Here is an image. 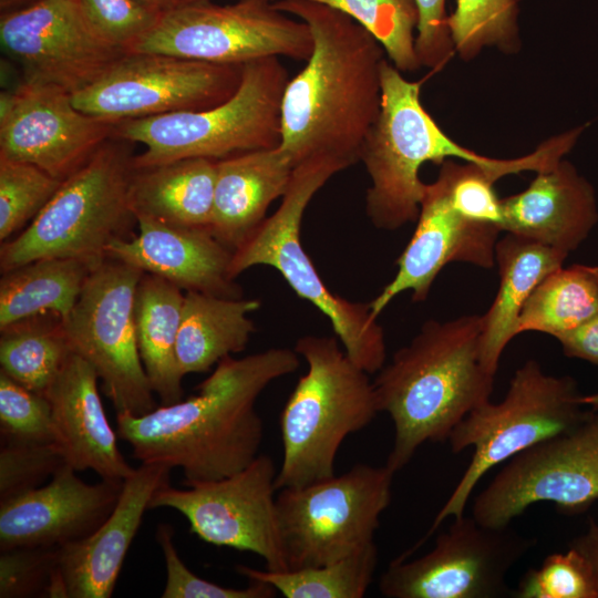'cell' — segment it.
<instances>
[{"instance_id": "6da1fadb", "label": "cell", "mask_w": 598, "mask_h": 598, "mask_svg": "<svg viewBox=\"0 0 598 598\" xmlns=\"http://www.w3.org/2000/svg\"><path fill=\"white\" fill-rule=\"evenodd\" d=\"M299 357L288 348L228 355L196 395L142 415L116 412V433L141 463L182 468L185 485L228 477L259 455L264 423L257 399L272 381L293 373Z\"/></svg>"}, {"instance_id": "7a4b0ae2", "label": "cell", "mask_w": 598, "mask_h": 598, "mask_svg": "<svg viewBox=\"0 0 598 598\" xmlns=\"http://www.w3.org/2000/svg\"><path fill=\"white\" fill-rule=\"evenodd\" d=\"M276 9L305 21L313 50L306 66L286 85L280 146L295 167L312 157H331L350 167L381 110L384 49L352 18L310 0H278Z\"/></svg>"}, {"instance_id": "3957f363", "label": "cell", "mask_w": 598, "mask_h": 598, "mask_svg": "<svg viewBox=\"0 0 598 598\" xmlns=\"http://www.w3.org/2000/svg\"><path fill=\"white\" fill-rule=\"evenodd\" d=\"M482 315L429 320L377 372L373 386L394 440L385 465L395 474L426 442L447 441L455 426L489 401L495 374L481 358Z\"/></svg>"}, {"instance_id": "277c9868", "label": "cell", "mask_w": 598, "mask_h": 598, "mask_svg": "<svg viewBox=\"0 0 598 598\" xmlns=\"http://www.w3.org/2000/svg\"><path fill=\"white\" fill-rule=\"evenodd\" d=\"M295 351L307 371L280 414L282 461L277 489L301 487L336 475L338 451L379 411L373 381L347 354L338 337L306 334Z\"/></svg>"}, {"instance_id": "5b68a950", "label": "cell", "mask_w": 598, "mask_h": 598, "mask_svg": "<svg viewBox=\"0 0 598 598\" xmlns=\"http://www.w3.org/2000/svg\"><path fill=\"white\" fill-rule=\"evenodd\" d=\"M128 143L109 138L61 183L23 231L1 243V274L50 257L100 265L111 244L133 236L130 184L135 167Z\"/></svg>"}, {"instance_id": "8992f818", "label": "cell", "mask_w": 598, "mask_h": 598, "mask_svg": "<svg viewBox=\"0 0 598 598\" xmlns=\"http://www.w3.org/2000/svg\"><path fill=\"white\" fill-rule=\"evenodd\" d=\"M346 168L331 157L299 163L279 207L234 250L229 276L235 280L259 265L276 269L298 297L311 302L329 319L348 357L373 374L386 362L383 328L371 315L369 302H352L330 291L300 238L302 216L310 200L333 175Z\"/></svg>"}, {"instance_id": "52a82bcc", "label": "cell", "mask_w": 598, "mask_h": 598, "mask_svg": "<svg viewBox=\"0 0 598 598\" xmlns=\"http://www.w3.org/2000/svg\"><path fill=\"white\" fill-rule=\"evenodd\" d=\"M288 72L278 56L243 64L237 91L225 102L202 111H185L115 123L113 137L142 143L134 167L177 159L215 161L274 148L281 143V102Z\"/></svg>"}, {"instance_id": "ba28073f", "label": "cell", "mask_w": 598, "mask_h": 598, "mask_svg": "<svg viewBox=\"0 0 598 598\" xmlns=\"http://www.w3.org/2000/svg\"><path fill=\"white\" fill-rule=\"evenodd\" d=\"M580 396L575 379L547 374L530 359L515 371L501 402L487 401L471 411L447 441L453 453L473 447L472 460L417 546L445 519L464 514L475 486L489 470L580 423L589 411L582 409Z\"/></svg>"}, {"instance_id": "9c48e42d", "label": "cell", "mask_w": 598, "mask_h": 598, "mask_svg": "<svg viewBox=\"0 0 598 598\" xmlns=\"http://www.w3.org/2000/svg\"><path fill=\"white\" fill-rule=\"evenodd\" d=\"M380 114L368 134L360 161L371 179L365 212L379 229L395 230L415 221L425 184L420 179L426 162L441 165L456 157L487 163L493 158L455 143L421 103V83L402 76L386 59L381 64Z\"/></svg>"}, {"instance_id": "30bf717a", "label": "cell", "mask_w": 598, "mask_h": 598, "mask_svg": "<svg viewBox=\"0 0 598 598\" xmlns=\"http://www.w3.org/2000/svg\"><path fill=\"white\" fill-rule=\"evenodd\" d=\"M393 476L386 465L355 464L328 480L281 488L276 504L288 570L329 564L374 542Z\"/></svg>"}, {"instance_id": "8fae6325", "label": "cell", "mask_w": 598, "mask_h": 598, "mask_svg": "<svg viewBox=\"0 0 598 598\" xmlns=\"http://www.w3.org/2000/svg\"><path fill=\"white\" fill-rule=\"evenodd\" d=\"M313 50L309 25L271 0H208L171 7L127 53L148 52L216 64H245L267 56L307 61Z\"/></svg>"}, {"instance_id": "7c38bea8", "label": "cell", "mask_w": 598, "mask_h": 598, "mask_svg": "<svg viewBox=\"0 0 598 598\" xmlns=\"http://www.w3.org/2000/svg\"><path fill=\"white\" fill-rule=\"evenodd\" d=\"M142 275L136 267L107 258L90 274L62 320L72 352L95 370L116 412L134 415L156 408L135 331L134 301Z\"/></svg>"}, {"instance_id": "4fadbf2b", "label": "cell", "mask_w": 598, "mask_h": 598, "mask_svg": "<svg viewBox=\"0 0 598 598\" xmlns=\"http://www.w3.org/2000/svg\"><path fill=\"white\" fill-rule=\"evenodd\" d=\"M549 502L566 515L598 503V409L573 429L517 454L475 497L472 516L503 528L529 506Z\"/></svg>"}, {"instance_id": "5bb4252c", "label": "cell", "mask_w": 598, "mask_h": 598, "mask_svg": "<svg viewBox=\"0 0 598 598\" xmlns=\"http://www.w3.org/2000/svg\"><path fill=\"white\" fill-rule=\"evenodd\" d=\"M535 544V538L508 526L488 527L463 514L453 517L425 555L393 559L380 577L379 590L388 598L512 596L507 574Z\"/></svg>"}, {"instance_id": "9a60e30c", "label": "cell", "mask_w": 598, "mask_h": 598, "mask_svg": "<svg viewBox=\"0 0 598 598\" xmlns=\"http://www.w3.org/2000/svg\"><path fill=\"white\" fill-rule=\"evenodd\" d=\"M241 74L243 64H216L161 53H125L71 99L80 111L117 123L213 107L237 91Z\"/></svg>"}, {"instance_id": "2e32d148", "label": "cell", "mask_w": 598, "mask_h": 598, "mask_svg": "<svg viewBox=\"0 0 598 598\" xmlns=\"http://www.w3.org/2000/svg\"><path fill=\"white\" fill-rule=\"evenodd\" d=\"M277 473L270 456L258 455L225 478L189 483L187 489L167 483L154 493L150 508H173L204 542L254 553L265 560L266 569L286 571L275 495Z\"/></svg>"}, {"instance_id": "e0dca14e", "label": "cell", "mask_w": 598, "mask_h": 598, "mask_svg": "<svg viewBox=\"0 0 598 598\" xmlns=\"http://www.w3.org/2000/svg\"><path fill=\"white\" fill-rule=\"evenodd\" d=\"M0 41L21 65L24 81L70 94L95 82L126 53L90 25L76 0H35L2 14Z\"/></svg>"}, {"instance_id": "ac0fdd59", "label": "cell", "mask_w": 598, "mask_h": 598, "mask_svg": "<svg viewBox=\"0 0 598 598\" xmlns=\"http://www.w3.org/2000/svg\"><path fill=\"white\" fill-rule=\"evenodd\" d=\"M65 90L23 83L0 97V157L64 181L113 136L115 123L76 109Z\"/></svg>"}, {"instance_id": "d6986e66", "label": "cell", "mask_w": 598, "mask_h": 598, "mask_svg": "<svg viewBox=\"0 0 598 598\" xmlns=\"http://www.w3.org/2000/svg\"><path fill=\"white\" fill-rule=\"evenodd\" d=\"M502 228L475 220L452 202L448 182L440 168L433 183L425 184L415 230L396 260V274L369 302L378 319L400 293L410 291L414 302L426 300L441 270L451 262L484 269L495 265V247Z\"/></svg>"}, {"instance_id": "ffe728a7", "label": "cell", "mask_w": 598, "mask_h": 598, "mask_svg": "<svg viewBox=\"0 0 598 598\" xmlns=\"http://www.w3.org/2000/svg\"><path fill=\"white\" fill-rule=\"evenodd\" d=\"M124 481H82L64 464L50 482L0 502V550L61 547L92 534L112 513Z\"/></svg>"}, {"instance_id": "44dd1931", "label": "cell", "mask_w": 598, "mask_h": 598, "mask_svg": "<svg viewBox=\"0 0 598 598\" xmlns=\"http://www.w3.org/2000/svg\"><path fill=\"white\" fill-rule=\"evenodd\" d=\"M136 235L109 246L107 258L158 276L185 291L243 297L241 288L229 276L233 251L210 229L143 217L136 219Z\"/></svg>"}, {"instance_id": "7402d4cb", "label": "cell", "mask_w": 598, "mask_h": 598, "mask_svg": "<svg viewBox=\"0 0 598 598\" xmlns=\"http://www.w3.org/2000/svg\"><path fill=\"white\" fill-rule=\"evenodd\" d=\"M172 468L141 464L127 476L109 517L89 536L59 547L58 565L69 598H110L154 493Z\"/></svg>"}, {"instance_id": "603a6c76", "label": "cell", "mask_w": 598, "mask_h": 598, "mask_svg": "<svg viewBox=\"0 0 598 598\" xmlns=\"http://www.w3.org/2000/svg\"><path fill=\"white\" fill-rule=\"evenodd\" d=\"M95 370L72 353L45 391L56 443L76 472L91 470L102 480L124 481L134 472L123 457L106 417Z\"/></svg>"}, {"instance_id": "cb8c5ba5", "label": "cell", "mask_w": 598, "mask_h": 598, "mask_svg": "<svg viewBox=\"0 0 598 598\" xmlns=\"http://www.w3.org/2000/svg\"><path fill=\"white\" fill-rule=\"evenodd\" d=\"M503 231L569 255L598 221L592 185L563 158L536 172L528 187L502 199Z\"/></svg>"}, {"instance_id": "d4e9b609", "label": "cell", "mask_w": 598, "mask_h": 598, "mask_svg": "<svg viewBox=\"0 0 598 598\" xmlns=\"http://www.w3.org/2000/svg\"><path fill=\"white\" fill-rule=\"evenodd\" d=\"M295 164L279 145L217 161L210 231L234 252L282 197Z\"/></svg>"}, {"instance_id": "484cf974", "label": "cell", "mask_w": 598, "mask_h": 598, "mask_svg": "<svg viewBox=\"0 0 598 598\" xmlns=\"http://www.w3.org/2000/svg\"><path fill=\"white\" fill-rule=\"evenodd\" d=\"M568 254L506 233L495 247L499 286L482 315L481 358L487 370L497 372L503 351L517 336V322L532 292L551 271L564 266Z\"/></svg>"}, {"instance_id": "4316f807", "label": "cell", "mask_w": 598, "mask_h": 598, "mask_svg": "<svg viewBox=\"0 0 598 598\" xmlns=\"http://www.w3.org/2000/svg\"><path fill=\"white\" fill-rule=\"evenodd\" d=\"M216 174L217 161L204 157L135 168L131 208L136 219L210 229Z\"/></svg>"}, {"instance_id": "83f0119b", "label": "cell", "mask_w": 598, "mask_h": 598, "mask_svg": "<svg viewBox=\"0 0 598 598\" xmlns=\"http://www.w3.org/2000/svg\"><path fill=\"white\" fill-rule=\"evenodd\" d=\"M257 299L225 298L186 291L176 347L181 373H204L246 349L255 331L250 313Z\"/></svg>"}, {"instance_id": "f1b7e54d", "label": "cell", "mask_w": 598, "mask_h": 598, "mask_svg": "<svg viewBox=\"0 0 598 598\" xmlns=\"http://www.w3.org/2000/svg\"><path fill=\"white\" fill-rule=\"evenodd\" d=\"M185 293L174 283L143 272L135 292L134 320L140 355L162 405L183 399L176 347Z\"/></svg>"}, {"instance_id": "f546056e", "label": "cell", "mask_w": 598, "mask_h": 598, "mask_svg": "<svg viewBox=\"0 0 598 598\" xmlns=\"http://www.w3.org/2000/svg\"><path fill=\"white\" fill-rule=\"evenodd\" d=\"M97 266L78 258L50 257L3 272L0 279V329L42 315L64 320Z\"/></svg>"}, {"instance_id": "4dcf8cb0", "label": "cell", "mask_w": 598, "mask_h": 598, "mask_svg": "<svg viewBox=\"0 0 598 598\" xmlns=\"http://www.w3.org/2000/svg\"><path fill=\"white\" fill-rule=\"evenodd\" d=\"M598 313V267L571 265L546 276L526 301L517 336L536 331L554 338Z\"/></svg>"}, {"instance_id": "1f68e13d", "label": "cell", "mask_w": 598, "mask_h": 598, "mask_svg": "<svg viewBox=\"0 0 598 598\" xmlns=\"http://www.w3.org/2000/svg\"><path fill=\"white\" fill-rule=\"evenodd\" d=\"M1 372L44 394L73 353L62 319L42 315L0 329Z\"/></svg>"}, {"instance_id": "d6a6232c", "label": "cell", "mask_w": 598, "mask_h": 598, "mask_svg": "<svg viewBox=\"0 0 598 598\" xmlns=\"http://www.w3.org/2000/svg\"><path fill=\"white\" fill-rule=\"evenodd\" d=\"M379 561L374 542L336 561L286 571L237 565L249 580L265 581L286 598H362L373 581Z\"/></svg>"}, {"instance_id": "836d02e7", "label": "cell", "mask_w": 598, "mask_h": 598, "mask_svg": "<svg viewBox=\"0 0 598 598\" xmlns=\"http://www.w3.org/2000/svg\"><path fill=\"white\" fill-rule=\"evenodd\" d=\"M342 11L369 31L401 72L421 66L415 51L419 12L414 0H310Z\"/></svg>"}, {"instance_id": "e575fe53", "label": "cell", "mask_w": 598, "mask_h": 598, "mask_svg": "<svg viewBox=\"0 0 598 598\" xmlns=\"http://www.w3.org/2000/svg\"><path fill=\"white\" fill-rule=\"evenodd\" d=\"M517 18V0H456L454 11L448 14L455 52L468 61L484 47L517 51L520 45Z\"/></svg>"}, {"instance_id": "d590c367", "label": "cell", "mask_w": 598, "mask_h": 598, "mask_svg": "<svg viewBox=\"0 0 598 598\" xmlns=\"http://www.w3.org/2000/svg\"><path fill=\"white\" fill-rule=\"evenodd\" d=\"M62 182L33 164L0 157L1 243L33 220Z\"/></svg>"}, {"instance_id": "8d00e7d4", "label": "cell", "mask_w": 598, "mask_h": 598, "mask_svg": "<svg viewBox=\"0 0 598 598\" xmlns=\"http://www.w3.org/2000/svg\"><path fill=\"white\" fill-rule=\"evenodd\" d=\"M515 598H598L589 563L576 549L547 556L540 567L528 569L512 591Z\"/></svg>"}, {"instance_id": "74e56055", "label": "cell", "mask_w": 598, "mask_h": 598, "mask_svg": "<svg viewBox=\"0 0 598 598\" xmlns=\"http://www.w3.org/2000/svg\"><path fill=\"white\" fill-rule=\"evenodd\" d=\"M1 442H56L52 410L44 394L0 371Z\"/></svg>"}, {"instance_id": "f35d334b", "label": "cell", "mask_w": 598, "mask_h": 598, "mask_svg": "<svg viewBox=\"0 0 598 598\" xmlns=\"http://www.w3.org/2000/svg\"><path fill=\"white\" fill-rule=\"evenodd\" d=\"M64 464L56 442H1L0 502L42 486Z\"/></svg>"}, {"instance_id": "ab89813d", "label": "cell", "mask_w": 598, "mask_h": 598, "mask_svg": "<svg viewBox=\"0 0 598 598\" xmlns=\"http://www.w3.org/2000/svg\"><path fill=\"white\" fill-rule=\"evenodd\" d=\"M155 537L166 568L163 598H274L278 592L271 585L259 580H250L246 588H229L203 579L179 558L174 545V530L169 525L159 524Z\"/></svg>"}, {"instance_id": "60d3db41", "label": "cell", "mask_w": 598, "mask_h": 598, "mask_svg": "<svg viewBox=\"0 0 598 598\" xmlns=\"http://www.w3.org/2000/svg\"><path fill=\"white\" fill-rule=\"evenodd\" d=\"M90 25L126 53L147 34L162 12L137 0H76Z\"/></svg>"}, {"instance_id": "b9f144b4", "label": "cell", "mask_w": 598, "mask_h": 598, "mask_svg": "<svg viewBox=\"0 0 598 598\" xmlns=\"http://www.w3.org/2000/svg\"><path fill=\"white\" fill-rule=\"evenodd\" d=\"M59 547H18L0 556V597H44Z\"/></svg>"}, {"instance_id": "7bdbcfd3", "label": "cell", "mask_w": 598, "mask_h": 598, "mask_svg": "<svg viewBox=\"0 0 598 598\" xmlns=\"http://www.w3.org/2000/svg\"><path fill=\"white\" fill-rule=\"evenodd\" d=\"M419 23L415 51L421 66L442 69L455 53L445 0H414Z\"/></svg>"}, {"instance_id": "ee69618b", "label": "cell", "mask_w": 598, "mask_h": 598, "mask_svg": "<svg viewBox=\"0 0 598 598\" xmlns=\"http://www.w3.org/2000/svg\"><path fill=\"white\" fill-rule=\"evenodd\" d=\"M555 339L565 355L598 365V313Z\"/></svg>"}, {"instance_id": "f6af8a7d", "label": "cell", "mask_w": 598, "mask_h": 598, "mask_svg": "<svg viewBox=\"0 0 598 598\" xmlns=\"http://www.w3.org/2000/svg\"><path fill=\"white\" fill-rule=\"evenodd\" d=\"M568 547L576 549L589 563L598 588V523L590 519L586 532L574 538Z\"/></svg>"}, {"instance_id": "bcb514c9", "label": "cell", "mask_w": 598, "mask_h": 598, "mask_svg": "<svg viewBox=\"0 0 598 598\" xmlns=\"http://www.w3.org/2000/svg\"><path fill=\"white\" fill-rule=\"evenodd\" d=\"M137 1L159 12H163L167 10L168 8H171L174 2V0H137Z\"/></svg>"}, {"instance_id": "7dc6e473", "label": "cell", "mask_w": 598, "mask_h": 598, "mask_svg": "<svg viewBox=\"0 0 598 598\" xmlns=\"http://www.w3.org/2000/svg\"><path fill=\"white\" fill-rule=\"evenodd\" d=\"M579 401L582 405L590 406L591 409L597 410L598 409V392L587 394V395H581Z\"/></svg>"}, {"instance_id": "c3c4849f", "label": "cell", "mask_w": 598, "mask_h": 598, "mask_svg": "<svg viewBox=\"0 0 598 598\" xmlns=\"http://www.w3.org/2000/svg\"><path fill=\"white\" fill-rule=\"evenodd\" d=\"M195 1H203V0H174L172 7L177 6V4L188 3V2H195Z\"/></svg>"}]
</instances>
